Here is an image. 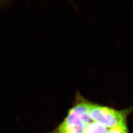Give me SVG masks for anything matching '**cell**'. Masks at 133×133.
I'll return each mask as SVG.
<instances>
[{"label": "cell", "mask_w": 133, "mask_h": 133, "mask_svg": "<svg viewBox=\"0 0 133 133\" xmlns=\"http://www.w3.org/2000/svg\"><path fill=\"white\" fill-rule=\"evenodd\" d=\"M108 133H129L127 124L110 128Z\"/></svg>", "instance_id": "cell-1"}]
</instances>
